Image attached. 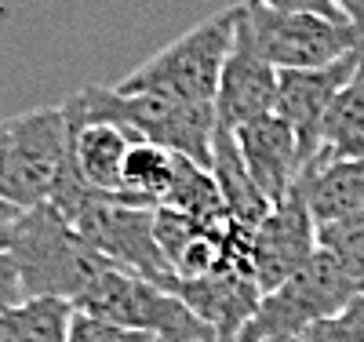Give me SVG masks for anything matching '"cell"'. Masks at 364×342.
<instances>
[{"label":"cell","instance_id":"1","mask_svg":"<svg viewBox=\"0 0 364 342\" xmlns=\"http://www.w3.org/2000/svg\"><path fill=\"white\" fill-rule=\"evenodd\" d=\"M70 128L80 124H113L135 142H154L186 157L200 168H211V142H215V109L190 106L157 91H124L120 84H87L63 102Z\"/></svg>","mask_w":364,"mask_h":342},{"label":"cell","instance_id":"2","mask_svg":"<svg viewBox=\"0 0 364 342\" xmlns=\"http://www.w3.org/2000/svg\"><path fill=\"white\" fill-rule=\"evenodd\" d=\"M0 247L11 255L22 295L29 299H63L77 306L95 277L109 266L51 204L29 208L4 230Z\"/></svg>","mask_w":364,"mask_h":342},{"label":"cell","instance_id":"3","mask_svg":"<svg viewBox=\"0 0 364 342\" xmlns=\"http://www.w3.org/2000/svg\"><path fill=\"white\" fill-rule=\"evenodd\" d=\"M237 26H240V4L208 15L204 22L186 29L182 37L164 44L157 55L139 62L120 80V87L124 91H157V95H168L178 102L215 109L223 66L233 51Z\"/></svg>","mask_w":364,"mask_h":342},{"label":"cell","instance_id":"4","mask_svg":"<svg viewBox=\"0 0 364 342\" xmlns=\"http://www.w3.org/2000/svg\"><path fill=\"white\" fill-rule=\"evenodd\" d=\"M360 295L364 284L353 281L331 255L317 252L281 288L262 295L255 317L237 342H299L314 324L346 314Z\"/></svg>","mask_w":364,"mask_h":342},{"label":"cell","instance_id":"5","mask_svg":"<svg viewBox=\"0 0 364 342\" xmlns=\"http://www.w3.org/2000/svg\"><path fill=\"white\" fill-rule=\"evenodd\" d=\"M4 178L0 201L22 211L44 208L70 161V120L63 106L26 109L4 117Z\"/></svg>","mask_w":364,"mask_h":342},{"label":"cell","instance_id":"6","mask_svg":"<svg viewBox=\"0 0 364 342\" xmlns=\"http://www.w3.org/2000/svg\"><path fill=\"white\" fill-rule=\"evenodd\" d=\"M73 309L120 324V328L161 335L164 342H215L211 328L200 324L182 299H175L161 284H149L113 262L95 277V284L84 292V299Z\"/></svg>","mask_w":364,"mask_h":342},{"label":"cell","instance_id":"7","mask_svg":"<svg viewBox=\"0 0 364 342\" xmlns=\"http://www.w3.org/2000/svg\"><path fill=\"white\" fill-rule=\"evenodd\" d=\"M248 33L259 55L277 73L284 70H317L328 62H339L343 55L364 48V33L346 18H324V15H288L273 11L259 0H240Z\"/></svg>","mask_w":364,"mask_h":342},{"label":"cell","instance_id":"8","mask_svg":"<svg viewBox=\"0 0 364 342\" xmlns=\"http://www.w3.org/2000/svg\"><path fill=\"white\" fill-rule=\"evenodd\" d=\"M70 226L113 266L161 288L171 281V269L157 244V211L128 208L117 197H102L91 208H84Z\"/></svg>","mask_w":364,"mask_h":342},{"label":"cell","instance_id":"9","mask_svg":"<svg viewBox=\"0 0 364 342\" xmlns=\"http://www.w3.org/2000/svg\"><path fill=\"white\" fill-rule=\"evenodd\" d=\"M317 252H321L317 247V219L310 211L302 182H295V190L281 204H273V211L252 233L255 284L262 288V295H269L273 288H281L288 277H295Z\"/></svg>","mask_w":364,"mask_h":342},{"label":"cell","instance_id":"10","mask_svg":"<svg viewBox=\"0 0 364 342\" xmlns=\"http://www.w3.org/2000/svg\"><path fill=\"white\" fill-rule=\"evenodd\" d=\"M360 66H364V48L343 55L339 62L317 66V70H284L281 73L277 109L273 113L291 124V132L299 139V153H302V171H306V164L317 157L321 128H324L331 106H336V99L357 77Z\"/></svg>","mask_w":364,"mask_h":342},{"label":"cell","instance_id":"11","mask_svg":"<svg viewBox=\"0 0 364 342\" xmlns=\"http://www.w3.org/2000/svg\"><path fill=\"white\" fill-rule=\"evenodd\" d=\"M277 87H281V73L269 66L259 55L245 11H240V26H237V41L233 51L223 66V80H219V99H215V120L223 128L237 132L245 124L266 117L277 109Z\"/></svg>","mask_w":364,"mask_h":342},{"label":"cell","instance_id":"12","mask_svg":"<svg viewBox=\"0 0 364 342\" xmlns=\"http://www.w3.org/2000/svg\"><path fill=\"white\" fill-rule=\"evenodd\" d=\"M164 292L186 302L190 314L211 328L215 342H237L262 302V288L245 269H223V273L200 277V281H175L171 277Z\"/></svg>","mask_w":364,"mask_h":342},{"label":"cell","instance_id":"13","mask_svg":"<svg viewBox=\"0 0 364 342\" xmlns=\"http://www.w3.org/2000/svg\"><path fill=\"white\" fill-rule=\"evenodd\" d=\"M233 135H237L240 157H245L252 182L262 190L269 204H281L302 178V153H299V139L291 132V124L281 120L277 113H266L245 124V128H237Z\"/></svg>","mask_w":364,"mask_h":342},{"label":"cell","instance_id":"14","mask_svg":"<svg viewBox=\"0 0 364 342\" xmlns=\"http://www.w3.org/2000/svg\"><path fill=\"white\" fill-rule=\"evenodd\" d=\"M132 142L135 139L113 124H80V128H70V161L95 193L117 197Z\"/></svg>","mask_w":364,"mask_h":342},{"label":"cell","instance_id":"15","mask_svg":"<svg viewBox=\"0 0 364 342\" xmlns=\"http://www.w3.org/2000/svg\"><path fill=\"white\" fill-rule=\"evenodd\" d=\"M211 175L219 182V193L226 201V215L230 223L245 226V230H259V223L273 211V204L262 197V190L252 182L245 157H240L237 135L223 124H215V142H211Z\"/></svg>","mask_w":364,"mask_h":342},{"label":"cell","instance_id":"16","mask_svg":"<svg viewBox=\"0 0 364 342\" xmlns=\"http://www.w3.org/2000/svg\"><path fill=\"white\" fill-rule=\"evenodd\" d=\"M299 182H302V190H306V201H310L317 226L339 223L346 215L364 211V157L310 164Z\"/></svg>","mask_w":364,"mask_h":342},{"label":"cell","instance_id":"17","mask_svg":"<svg viewBox=\"0 0 364 342\" xmlns=\"http://www.w3.org/2000/svg\"><path fill=\"white\" fill-rule=\"evenodd\" d=\"M175 164H178V157L171 149L154 146V142H132L117 201L128 204V208L157 211L164 204L168 190H171V182H175Z\"/></svg>","mask_w":364,"mask_h":342},{"label":"cell","instance_id":"18","mask_svg":"<svg viewBox=\"0 0 364 342\" xmlns=\"http://www.w3.org/2000/svg\"><path fill=\"white\" fill-rule=\"evenodd\" d=\"M353 157H364V66L343 87V95L336 99V106H331L324 128H321L317 157L310 164L353 161Z\"/></svg>","mask_w":364,"mask_h":342},{"label":"cell","instance_id":"19","mask_svg":"<svg viewBox=\"0 0 364 342\" xmlns=\"http://www.w3.org/2000/svg\"><path fill=\"white\" fill-rule=\"evenodd\" d=\"M168 211H178L186 219L200 223V226H211V230H223L230 226V215H226V201L219 193V182L211 175V168H200L186 157H178L175 164V182L164 197Z\"/></svg>","mask_w":364,"mask_h":342},{"label":"cell","instance_id":"20","mask_svg":"<svg viewBox=\"0 0 364 342\" xmlns=\"http://www.w3.org/2000/svg\"><path fill=\"white\" fill-rule=\"evenodd\" d=\"M73 314L63 299H29L0 314V342H70Z\"/></svg>","mask_w":364,"mask_h":342},{"label":"cell","instance_id":"21","mask_svg":"<svg viewBox=\"0 0 364 342\" xmlns=\"http://www.w3.org/2000/svg\"><path fill=\"white\" fill-rule=\"evenodd\" d=\"M317 247L336 259L353 281L364 284V211L346 215L339 223L317 226Z\"/></svg>","mask_w":364,"mask_h":342},{"label":"cell","instance_id":"22","mask_svg":"<svg viewBox=\"0 0 364 342\" xmlns=\"http://www.w3.org/2000/svg\"><path fill=\"white\" fill-rule=\"evenodd\" d=\"M70 342H164V338L149 335V331H135V328H120V324L87 317V314H73Z\"/></svg>","mask_w":364,"mask_h":342},{"label":"cell","instance_id":"23","mask_svg":"<svg viewBox=\"0 0 364 342\" xmlns=\"http://www.w3.org/2000/svg\"><path fill=\"white\" fill-rule=\"evenodd\" d=\"M299 342H364V324L353 317V309H346L339 317L314 324Z\"/></svg>","mask_w":364,"mask_h":342},{"label":"cell","instance_id":"24","mask_svg":"<svg viewBox=\"0 0 364 342\" xmlns=\"http://www.w3.org/2000/svg\"><path fill=\"white\" fill-rule=\"evenodd\" d=\"M26 295H22V281H18V269L11 262V255L0 247V314H8V309L22 306Z\"/></svg>","mask_w":364,"mask_h":342},{"label":"cell","instance_id":"25","mask_svg":"<svg viewBox=\"0 0 364 342\" xmlns=\"http://www.w3.org/2000/svg\"><path fill=\"white\" fill-rule=\"evenodd\" d=\"M259 4L273 11H288V15H324V18H343L339 8L331 0H259Z\"/></svg>","mask_w":364,"mask_h":342},{"label":"cell","instance_id":"26","mask_svg":"<svg viewBox=\"0 0 364 342\" xmlns=\"http://www.w3.org/2000/svg\"><path fill=\"white\" fill-rule=\"evenodd\" d=\"M331 4L339 8V15H343L350 26H357L360 33H364V0H331Z\"/></svg>","mask_w":364,"mask_h":342},{"label":"cell","instance_id":"27","mask_svg":"<svg viewBox=\"0 0 364 342\" xmlns=\"http://www.w3.org/2000/svg\"><path fill=\"white\" fill-rule=\"evenodd\" d=\"M350 309H353V317H357V321L364 324V295H360V299H357V302H353Z\"/></svg>","mask_w":364,"mask_h":342},{"label":"cell","instance_id":"28","mask_svg":"<svg viewBox=\"0 0 364 342\" xmlns=\"http://www.w3.org/2000/svg\"><path fill=\"white\" fill-rule=\"evenodd\" d=\"M0 178H4V124H0Z\"/></svg>","mask_w":364,"mask_h":342}]
</instances>
